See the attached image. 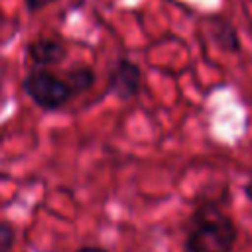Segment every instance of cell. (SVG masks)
Wrapping results in <instances>:
<instances>
[{
  "label": "cell",
  "mask_w": 252,
  "mask_h": 252,
  "mask_svg": "<svg viewBox=\"0 0 252 252\" xmlns=\"http://www.w3.org/2000/svg\"><path fill=\"white\" fill-rule=\"evenodd\" d=\"M24 53L32 69H51L63 63L67 57V47L55 37H35L26 45Z\"/></svg>",
  "instance_id": "cell-4"
},
{
  "label": "cell",
  "mask_w": 252,
  "mask_h": 252,
  "mask_svg": "<svg viewBox=\"0 0 252 252\" xmlns=\"http://www.w3.org/2000/svg\"><path fill=\"white\" fill-rule=\"evenodd\" d=\"M106 91L122 102L136 98L142 91V69L128 57H118L108 69Z\"/></svg>",
  "instance_id": "cell-3"
},
{
  "label": "cell",
  "mask_w": 252,
  "mask_h": 252,
  "mask_svg": "<svg viewBox=\"0 0 252 252\" xmlns=\"http://www.w3.org/2000/svg\"><path fill=\"white\" fill-rule=\"evenodd\" d=\"M55 2H59V0H24V6H26V10L30 14H35V12L47 8V6L55 4Z\"/></svg>",
  "instance_id": "cell-8"
},
{
  "label": "cell",
  "mask_w": 252,
  "mask_h": 252,
  "mask_svg": "<svg viewBox=\"0 0 252 252\" xmlns=\"http://www.w3.org/2000/svg\"><path fill=\"white\" fill-rule=\"evenodd\" d=\"M211 41L222 51V53H238L242 49L238 30L232 22H228L222 16H211L207 22Z\"/></svg>",
  "instance_id": "cell-5"
},
{
  "label": "cell",
  "mask_w": 252,
  "mask_h": 252,
  "mask_svg": "<svg viewBox=\"0 0 252 252\" xmlns=\"http://www.w3.org/2000/svg\"><path fill=\"white\" fill-rule=\"evenodd\" d=\"M242 193H244V197H246V199L252 203V177H250V179H248V181L242 185Z\"/></svg>",
  "instance_id": "cell-9"
},
{
  "label": "cell",
  "mask_w": 252,
  "mask_h": 252,
  "mask_svg": "<svg viewBox=\"0 0 252 252\" xmlns=\"http://www.w3.org/2000/svg\"><path fill=\"white\" fill-rule=\"evenodd\" d=\"M16 226L10 220H0V252H12L16 244Z\"/></svg>",
  "instance_id": "cell-7"
},
{
  "label": "cell",
  "mask_w": 252,
  "mask_h": 252,
  "mask_svg": "<svg viewBox=\"0 0 252 252\" xmlns=\"http://www.w3.org/2000/svg\"><path fill=\"white\" fill-rule=\"evenodd\" d=\"M63 79L71 87L73 94H83V93H87L94 87L96 75H94L91 65H73L71 69H67Z\"/></svg>",
  "instance_id": "cell-6"
},
{
  "label": "cell",
  "mask_w": 252,
  "mask_h": 252,
  "mask_svg": "<svg viewBox=\"0 0 252 252\" xmlns=\"http://www.w3.org/2000/svg\"><path fill=\"white\" fill-rule=\"evenodd\" d=\"M0 93H2V75H0Z\"/></svg>",
  "instance_id": "cell-11"
},
{
  "label": "cell",
  "mask_w": 252,
  "mask_h": 252,
  "mask_svg": "<svg viewBox=\"0 0 252 252\" xmlns=\"http://www.w3.org/2000/svg\"><path fill=\"white\" fill-rule=\"evenodd\" d=\"M238 226L217 199H199L187 219L183 252H232Z\"/></svg>",
  "instance_id": "cell-1"
},
{
  "label": "cell",
  "mask_w": 252,
  "mask_h": 252,
  "mask_svg": "<svg viewBox=\"0 0 252 252\" xmlns=\"http://www.w3.org/2000/svg\"><path fill=\"white\" fill-rule=\"evenodd\" d=\"M22 91L45 112L61 110L75 96L67 81L49 69H32L22 79Z\"/></svg>",
  "instance_id": "cell-2"
},
{
  "label": "cell",
  "mask_w": 252,
  "mask_h": 252,
  "mask_svg": "<svg viewBox=\"0 0 252 252\" xmlns=\"http://www.w3.org/2000/svg\"><path fill=\"white\" fill-rule=\"evenodd\" d=\"M75 252H108V250L106 248H100V246H81Z\"/></svg>",
  "instance_id": "cell-10"
}]
</instances>
